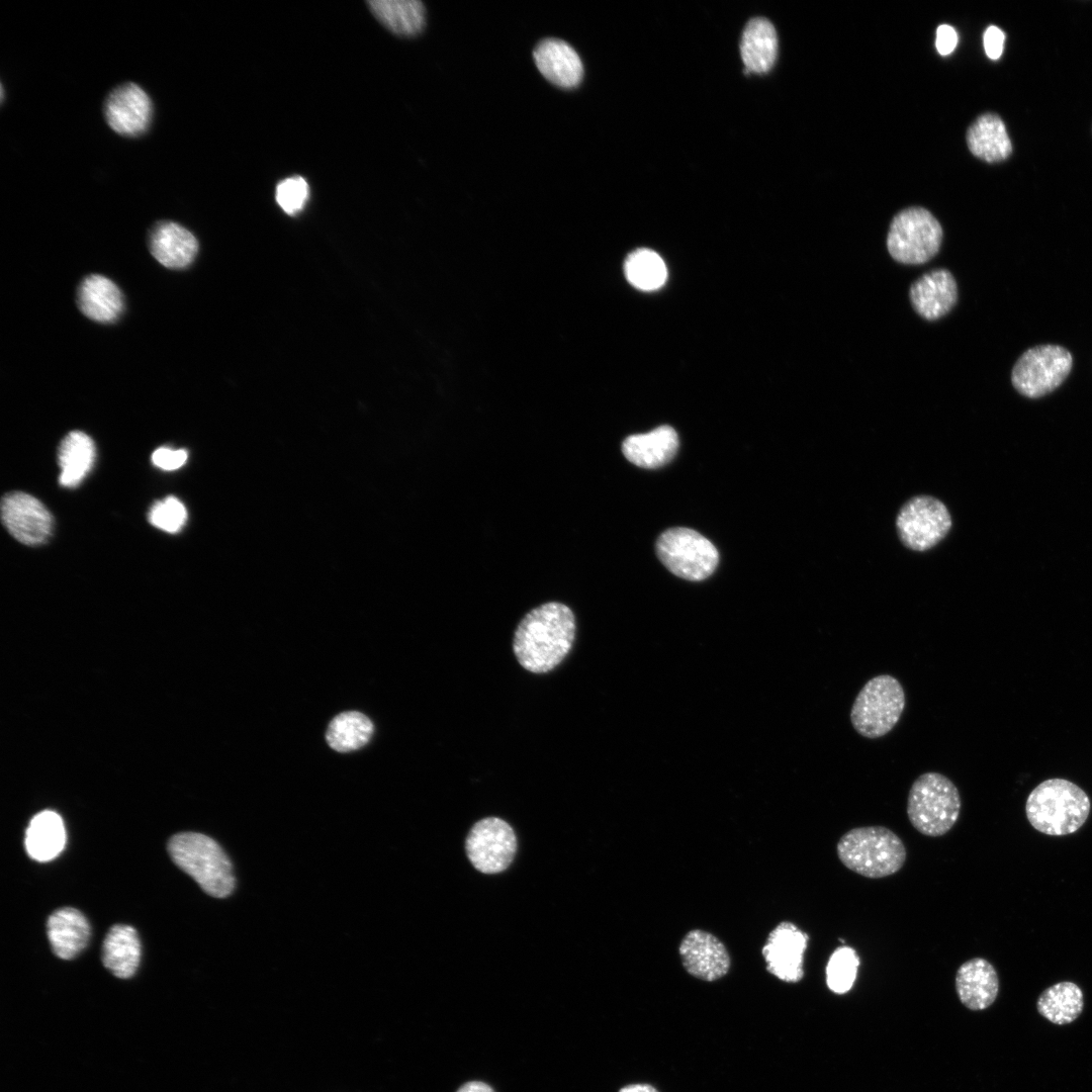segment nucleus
<instances>
[{
  "instance_id": "nucleus-1",
  "label": "nucleus",
  "mask_w": 1092,
  "mask_h": 1092,
  "mask_svg": "<svg viewBox=\"0 0 1092 1092\" xmlns=\"http://www.w3.org/2000/svg\"><path fill=\"white\" fill-rule=\"evenodd\" d=\"M576 631L572 610L547 602L530 610L513 636L518 663L533 673H546L560 664L572 648Z\"/></svg>"
},
{
  "instance_id": "nucleus-2",
  "label": "nucleus",
  "mask_w": 1092,
  "mask_h": 1092,
  "mask_svg": "<svg viewBox=\"0 0 1092 1092\" xmlns=\"http://www.w3.org/2000/svg\"><path fill=\"white\" fill-rule=\"evenodd\" d=\"M1091 809L1088 795L1076 784L1060 778L1037 785L1025 803L1027 820L1037 831L1062 836L1076 832Z\"/></svg>"
},
{
  "instance_id": "nucleus-3",
  "label": "nucleus",
  "mask_w": 1092,
  "mask_h": 1092,
  "mask_svg": "<svg viewBox=\"0 0 1092 1092\" xmlns=\"http://www.w3.org/2000/svg\"><path fill=\"white\" fill-rule=\"evenodd\" d=\"M836 853L851 872L869 879H882L898 873L907 858L902 839L881 825L855 827L838 839Z\"/></svg>"
},
{
  "instance_id": "nucleus-4",
  "label": "nucleus",
  "mask_w": 1092,
  "mask_h": 1092,
  "mask_svg": "<svg viewBox=\"0 0 1092 1092\" xmlns=\"http://www.w3.org/2000/svg\"><path fill=\"white\" fill-rule=\"evenodd\" d=\"M172 860L208 895L228 897L235 888L232 862L212 838L196 832L173 835L168 842Z\"/></svg>"
},
{
  "instance_id": "nucleus-5",
  "label": "nucleus",
  "mask_w": 1092,
  "mask_h": 1092,
  "mask_svg": "<svg viewBox=\"0 0 1092 1092\" xmlns=\"http://www.w3.org/2000/svg\"><path fill=\"white\" fill-rule=\"evenodd\" d=\"M961 807V795L952 781L942 774L929 771L913 782L906 811L911 825L919 833L938 837L954 826Z\"/></svg>"
},
{
  "instance_id": "nucleus-6",
  "label": "nucleus",
  "mask_w": 1092,
  "mask_h": 1092,
  "mask_svg": "<svg viewBox=\"0 0 1092 1092\" xmlns=\"http://www.w3.org/2000/svg\"><path fill=\"white\" fill-rule=\"evenodd\" d=\"M905 705L901 682L890 674L877 675L855 697L849 714L851 725L866 738L883 737L899 722Z\"/></svg>"
},
{
  "instance_id": "nucleus-7",
  "label": "nucleus",
  "mask_w": 1092,
  "mask_h": 1092,
  "mask_svg": "<svg viewBox=\"0 0 1092 1092\" xmlns=\"http://www.w3.org/2000/svg\"><path fill=\"white\" fill-rule=\"evenodd\" d=\"M656 553L670 572L691 581L709 577L719 562V553L710 540L682 527L664 531L656 541Z\"/></svg>"
},
{
  "instance_id": "nucleus-8",
  "label": "nucleus",
  "mask_w": 1092,
  "mask_h": 1092,
  "mask_svg": "<svg viewBox=\"0 0 1092 1092\" xmlns=\"http://www.w3.org/2000/svg\"><path fill=\"white\" fill-rule=\"evenodd\" d=\"M941 240L942 229L938 220L925 208L910 207L893 218L887 247L896 261L918 265L936 255Z\"/></svg>"
},
{
  "instance_id": "nucleus-9",
  "label": "nucleus",
  "mask_w": 1092,
  "mask_h": 1092,
  "mask_svg": "<svg viewBox=\"0 0 1092 1092\" xmlns=\"http://www.w3.org/2000/svg\"><path fill=\"white\" fill-rule=\"evenodd\" d=\"M1073 367L1071 352L1060 345H1038L1027 349L1015 362L1011 382L1028 398L1042 397L1056 390Z\"/></svg>"
},
{
  "instance_id": "nucleus-10",
  "label": "nucleus",
  "mask_w": 1092,
  "mask_h": 1092,
  "mask_svg": "<svg viewBox=\"0 0 1092 1092\" xmlns=\"http://www.w3.org/2000/svg\"><path fill=\"white\" fill-rule=\"evenodd\" d=\"M951 525V516L945 505L929 495L910 498L896 519L901 542L915 551L934 547L944 539Z\"/></svg>"
},
{
  "instance_id": "nucleus-11",
  "label": "nucleus",
  "mask_w": 1092,
  "mask_h": 1092,
  "mask_svg": "<svg viewBox=\"0 0 1092 1092\" xmlns=\"http://www.w3.org/2000/svg\"><path fill=\"white\" fill-rule=\"evenodd\" d=\"M465 849L477 871L497 874L512 863L517 851V837L508 822L497 817H486L470 829Z\"/></svg>"
},
{
  "instance_id": "nucleus-12",
  "label": "nucleus",
  "mask_w": 1092,
  "mask_h": 1092,
  "mask_svg": "<svg viewBox=\"0 0 1092 1092\" xmlns=\"http://www.w3.org/2000/svg\"><path fill=\"white\" fill-rule=\"evenodd\" d=\"M809 935L790 921L778 924L768 934L761 953L766 971L786 983L804 978V953Z\"/></svg>"
},
{
  "instance_id": "nucleus-13",
  "label": "nucleus",
  "mask_w": 1092,
  "mask_h": 1092,
  "mask_svg": "<svg viewBox=\"0 0 1092 1092\" xmlns=\"http://www.w3.org/2000/svg\"><path fill=\"white\" fill-rule=\"evenodd\" d=\"M2 522L9 533L25 545L44 543L53 529V517L49 510L32 495L13 491L1 502Z\"/></svg>"
},
{
  "instance_id": "nucleus-14",
  "label": "nucleus",
  "mask_w": 1092,
  "mask_h": 1092,
  "mask_svg": "<svg viewBox=\"0 0 1092 1092\" xmlns=\"http://www.w3.org/2000/svg\"><path fill=\"white\" fill-rule=\"evenodd\" d=\"M104 116L108 125L117 133L136 136L149 127L153 116V104L149 95L134 83L115 87L106 97Z\"/></svg>"
},
{
  "instance_id": "nucleus-15",
  "label": "nucleus",
  "mask_w": 1092,
  "mask_h": 1092,
  "mask_svg": "<svg viewBox=\"0 0 1092 1092\" xmlns=\"http://www.w3.org/2000/svg\"><path fill=\"white\" fill-rule=\"evenodd\" d=\"M678 951L685 970L700 980L716 981L730 970L731 960L725 944L708 931H689L682 938Z\"/></svg>"
},
{
  "instance_id": "nucleus-16",
  "label": "nucleus",
  "mask_w": 1092,
  "mask_h": 1092,
  "mask_svg": "<svg viewBox=\"0 0 1092 1092\" xmlns=\"http://www.w3.org/2000/svg\"><path fill=\"white\" fill-rule=\"evenodd\" d=\"M960 1001L967 1008L978 1011L991 1006L999 992V978L993 965L983 958H973L963 963L954 978Z\"/></svg>"
},
{
  "instance_id": "nucleus-17",
  "label": "nucleus",
  "mask_w": 1092,
  "mask_h": 1092,
  "mask_svg": "<svg viewBox=\"0 0 1092 1092\" xmlns=\"http://www.w3.org/2000/svg\"><path fill=\"white\" fill-rule=\"evenodd\" d=\"M149 247L153 257L170 269L189 266L198 252L195 236L183 225L170 220L159 221L152 228Z\"/></svg>"
},
{
  "instance_id": "nucleus-18",
  "label": "nucleus",
  "mask_w": 1092,
  "mask_h": 1092,
  "mask_svg": "<svg viewBox=\"0 0 1092 1092\" xmlns=\"http://www.w3.org/2000/svg\"><path fill=\"white\" fill-rule=\"evenodd\" d=\"M909 294L917 313L933 321L946 314L954 306L958 288L949 271L936 269L916 280L911 285Z\"/></svg>"
},
{
  "instance_id": "nucleus-19",
  "label": "nucleus",
  "mask_w": 1092,
  "mask_h": 1092,
  "mask_svg": "<svg viewBox=\"0 0 1092 1092\" xmlns=\"http://www.w3.org/2000/svg\"><path fill=\"white\" fill-rule=\"evenodd\" d=\"M534 61L540 73L558 87H576L583 76V66L578 54L567 42L547 38L534 51Z\"/></svg>"
},
{
  "instance_id": "nucleus-20",
  "label": "nucleus",
  "mask_w": 1092,
  "mask_h": 1092,
  "mask_svg": "<svg viewBox=\"0 0 1092 1092\" xmlns=\"http://www.w3.org/2000/svg\"><path fill=\"white\" fill-rule=\"evenodd\" d=\"M77 303L81 312L97 323H112L123 310V295L119 287L100 274L85 277L79 285Z\"/></svg>"
},
{
  "instance_id": "nucleus-21",
  "label": "nucleus",
  "mask_w": 1092,
  "mask_h": 1092,
  "mask_svg": "<svg viewBox=\"0 0 1092 1092\" xmlns=\"http://www.w3.org/2000/svg\"><path fill=\"white\" fill-rule=\"evenodd\" d=\"M678 448V437L670 426H660L646 434L628 436L622 452L631 463L654 469L668 463Z\"/></svg>"
},
{
  "instance_id": "nucleus-22",
  "label": "nucleus",
  "mask_w": 1092,
  "mask_h": 1092,
  "mask_svg": "<svg viewBox=\"0 0 1092 1092\" xmlns=\"http://www.w3.org/2000/svg\"><path fill=\"white\" fill-rule=\"evenodd\" d=\"M47 931L54 953L63 960L77 957L87 945L90 925L77 909L56 910L48 919Z\"/></svg>"
},
{
  "instance_id": "nucleus-23",
  "label": "nucleus",
  "mask_w": 1092,
  "mask_h": 1092,
  "mask_svg": "<svg viewBox=\"0 0 1092 1092\" xmlns=\"http://www.w3.org/2000/svg\"><path fill=\"white\" fill-rule=\"evenodd\" d=\"M740 55L746 74H763L772 68L778 55V37L767 19L756 17L746 24L740 41Z\"/></svg>"
},
{
  "instance_id": "nucleus-24",
  "label": "nucleus",
  "mask_w": 1092,
  "mask_h": 1092,
  "mask_svg": "<svg viewBox=\"0 0 1092 1092\" xmlns=\"http://www.w3.org/2000/svg\"><path fill=\"white\" fill-rule=\"evenodd\" d=\"M140 959L141 942L135 929L125 924L113 925L103 941L104 967L115 977L128 979L134 975Z\"/></svg>"
},
{
  "instance_id": "nucleus-25",
  "label": "nucleus",
  "mask_w": 1092,
  "mask_h": 1092,
  "mask_svg": "<svg viewBox=\"0 0 1092 1092\" xmlns=\"http://www.w3.org/2000/svg\"><path fill=\"white\" fill-rule=\"evenodd\" d=\"M66 829L61 816L50 810L36 814L30 820L25 833V849L37 861L57 857L66 845Z\"/></svg>"
},
{
  "instance_id": "nucleus-26",
  "label": "nucleus",
  "mask_w": 1092,
  "mask_h": 1092,
  "mask_svg": "<svg viewBox=\"0 0 1092 1092\" xmlns=\"http://www.w3.org/2000/svg\"><path fill=\"white\" fill-rule=\"evenodd\" d=\"M967 144L972 154L989 163L1003 161L1012 152V145L1002 119L993 113L979 116L967 131Z\"/></svg>"
},
{
  "instance_id": "nucleus-27",
  "label": "nucleus",
  "mask_w": 1092,
  "mask_h": 1092,
  "mask_svg": "<svg viewBox=\"0 0 1092 1092\" xmlns=\"http://www.w3.org/2000/svg\"><path fill=\"white\" fill-rule=\"evenodd\" d=\"M95 455V445L87 434L72 431L66 435L60 444L58 456L61 485L70 488L79 485L91 470Z\"/></svg>"
},
{
  "instance_id": "nucleus-28",
  "label": "nucleus",
  "mask_w": 1092,
  "mask_h": 1092,
  "mask_svg": "<svg viewBox=\"0 0 1092 1092\" xmlns=\"http://www.w3.org/2000/svg\"><path fill=\"white\" fill-rule=\"evenodd\" d=\"M1084 997L1073 982H1059L1046 988L1036 1002L1037 1011L1049 1021L1065 1025L1076 1020L1083 1011Z\"/></svg>"
},
{
  "instance_id": "nucleus-29",
  "label": "nucleus",
  "mask_w": 1092,
  "mask_h": 1092,
  "mask_svg": "<svg viewBox=\"0 0 1092 1092\" xmlns=\"http://www.w3.org/2000/svg\"><path fill=\"white\" fill-rule=\"evenodd\" d=\"M367 4L374 16L396 34L414 35L424 27L425 7L421 1L371 0Z\"/></svg>"
},
{
  "instance_id": "nucleus-30",
  "label": "nucleus",
  "mask_w": 1092,
  "mask_h": 1092,
  "mask_svg": "<svg viewBox=\"0 0 1092 1092\" xmlns=\"http://www.w3.org/2000/svg\"><path fill=\"white\" fill-rule=\"evenodd\" d=\"M372 733L373 724L366 715L349 711L339 714L330 722L326 739L334 750L349 752L364 746Z\"/></svg>"
},
{
  "instance_id": "nucleus-31",
  "label": "nucleus",
  "mask_w": 1092,
  "mask_h": 1092,
  "mask_svg": "<svg viewBox=\"0 0 1092 1092\" xmlns=\"http://www.w3.org/2000/svg\"><path fill=\"white\" fill-rule=\"evenodd\" d=\"M625 274L636 288L654 290L665 282L667 271L662 258L649 249H637L625 261Z\"/></svg>"
},
{
  "instance_id": "nucleus-32",
  "label": "nucleus",
  "mask_w": 1092,
  "mask_h": 1092,
  "mask_svg": "<svg viewBox=\"0 0 1092 1092\" xmlns=\"http://www.w3.org/2000/svg\"><path fill=\"white\" fill-rule=\"evenodd\" d=\"M859 964V957L852 947L847 945L837 947L826 965L827 987L836 994L848 992L856 979Z\"/></svg>"
},
{
  "instance_id": "nucleus-33",
  "label": "nucleus",
  "mask_w": 1092,
  "mask_h": 1092,
  "mask_svg": "<svg viewBox=\"0 0 1092 1092\" xmlns=\"http://www.w3.org/2000/svg\"><path fill=\"white\" fill-rule=\"evenodd\" d=\"M148 518L156 528L168 533H177L186 523L187 511L177 497L168 496L151 508Z\"/></svg>"
},
{
  "instance_id": "nucleus-34",
  "label": "nucleus",
  "mask_w": 1092,
  "mask_h": 1092,
  "mask_svg": "<svg viewBox=\"0 0 1092 1092\" xmlns=\"http://www.w3.org/2000/svg\"><path fill=\"white\" fill-rule=\"evenodd\" d=\"M276 201L288 214L302 209L308 198V185L300 176L282 180L276 187Z\"/></svg>"
},
{
  "instance_id": "nucleus-35",
  "label": "nucleus",
  "mask_w": 1092,
  "mask_h": 1092,
  "mask_svg": "<svg viewBox=\"0 0 1092 1092\" xmlns=\"http://www.w3.org/2000/svg\"><path fill=\"white\" fill-rule=\"evenodd\" d=\"M188 453L184 449L172 450L161 447L152 454V462L155 466L164 470H175L183 466Z\"/></svg>"
},
{
  "instance_id": "nucleus-36",
  "label": "nucleus",
  "mask_w": 1092,
  "mask_h": 1092,
  "mask_svg": "<svg viewBox=\"0 0 1092 1092\" xmlns=\"http://www.w3.org/2000/svg\"><path fill=\"white\" fill-rule=\"evenodd\" d=\"M1005 34L997 26L991 25L984 32L983 43L986 55L991 60H998L1004 49Z\"/></svg>"
},
{
  "instance_id": "nucleus-37",
  "label": "nucleus",
  "mask_w": 1092,
  "mask_h": 1092,
  "mask_svg": "<svg viewBox=\"0 0 1092 1092\" xmlns=\"http://www.w3.org/2000/svg\"><path fill=\"white\" fill-rule=\"evenodd\" d=\"M958 34L953 27L941 24L936 30L935 46L941 56L949 55L956 48Z\"/></svg>"
},
{
  "instance_id": "nucleus-38",
  "label": "nucleus",
  "mask_w": 1092,
  "mask_h": 1092,
  "mask_svg": "<svg viewBox=\"0 0 1092 1092\" xmlns=\"http://www.w3.org/2000/svg\"><path fill=\"white\" fill-rule=\"evenodd\" d=\"M457 1092H493L490 1086L482 1082H469L461 1086Z\"/></svg>"
},
{
  "instance_id": "nucleus-39",
  "label": "nucleus",
  "mask_w": 1092,
  "mask_h": 1092,
  "mask_svg": "<svg viewBox=\"0 0 1092 1092\" xmlns=\"http://www.w3.org/2000/svg\"><path fill=\"white\" fill-rule=\"evenodd\" d=\"M619 1092H658V1090L650 1084L636 1083L621 1088Z\"/></svg>"
}]
</instances>
